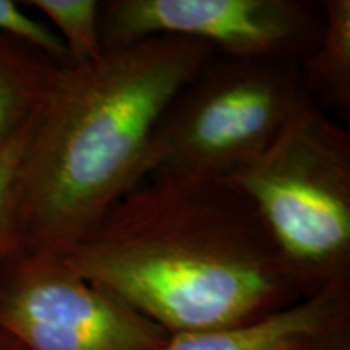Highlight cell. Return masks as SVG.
<instances>
[{
	"label": "cell",
	"instance_id": "1",
	"mask_svg": "<svg viewBox=\"0 0 350 350\" xmlns=\"http://www.w3.org/2000/svg\"><path fill=\"white\" fill-rule=\"evenodd\" d=\"M62 255L169 336L248 325L305 299L227 178L148 177Z\"/></svg>",
	"mask_w": 350,
	"mask_h": 350
},
{
	"label": "cell",
	"instance_id": "2",
	"mask_svg": "<svg viewBox=\"0 0 350 350\" xmlns=\"http://www.w3.org/2000/svg\"><path fill=\"white\" fill-rule=\"evenodd\" d=\"M214 57L193 39L152 36L57 65L16 178L21 250L68 252L146 180L157 125Z\"/></svg>",
	"mask_w": 350,
	"mask_h": 350
},
{
	"label": "cell",
	"instance_id": "3",
	"mask_svg": "<svg viewBox=\"0 0 350 350\" xmlns=\"http://www.w3.org/2000/svg\"><path fill=\"white\" fill-rule=\"evenodd\" d=\"M304 297L350 286V135L306 96L266 150L227 177Z\"/></svg>",
	"mask_w": 350,
	"mask_h": 350
},
{
	"label": "cell",
	"instance_id": "4",
	"mask_svg": "<svg viewBox=\"0 0 350 350\" xmlns=\"http://www.w3.org/2000/svg\"><path fill=\"white\" fill-rule=\"evenodd\" d=\"M305 98L297 62L216 55L161 119L146 178L230 177L266 150Z\"/></svg>",
	"mask_w": 350,
	"mask_h": 350
},
{
	"label": "cell",
	"instance_id": "5",
	"mask_svg": "<svg viewBox=\"0 0 350 350\" xmlns=\"http://www.w3.org/2000/svg\"><path fill=\"white\" fill-rule=\"evenodd\" d=\"M0 331L25 350H163L170 339L64 255L34 250L0 262Z\"/></svg>",
	"mask_w": 350,
	"mask_h": 350
},
{
	"label": "cell",
	"instance_id": "6",
	"mask_svg": "<svg viewBox=\"0 0 350 350\" xmlns=\"http://www.w3.org/2000/svg\"><path fill=\"white\" fill-rule=\"evenodd\" d=\"M321 25V3L304 0H111L100 5L104 47L177 36L230 59L300 64L317 46Z\"/></svg>",
	"mask_w": 350,
	"mask_h": 350
},
{
	"label": "cell",
	"instance_id": "7",
	"mask_svg": "<svg viewBox=\"0 0 350 350\" xmlns=\"http://www.w3.org/2000/svg\"><path fill=\"white\" fill-rule=\"evenodd\" d=\"M345 318H350V286L326 287L260 321L170 336L163 350H253L278 336L326 329Z\"/></svg>",
	"mask_w": 350,
	"mask_h": 350
},
{
	"label": "cell",
	"instance_id": "8",
	"mask_svg": "<svg viewBox=\"0 0 350 350\" xmlns=\"http://www.w3.org/2000/svg\"><path fill=\"white\" fill-rule=\"evenodd\" d=\"M321 33L299 64L306 96L340 120L350 116V0L321 2Z\"/></svg>",
	"mask_w": 350,
	"mask_h": 350
},
{
	"label": "cell",
	"instance_id": "9",
	"mask_svg": "<svg viewBox=\"0 0 350 350\" xmlns=\"http://www.w3.org/2000/svg\"><path fill=\"white\" fill-rule=\"evenodd\" d=\"M57 65L0 34V144L38 116Z\"/></svg>",
	"mask_w": 350,
	"mask_h": 350
},
{
	"label": "cell",
	"instance_id": "10",
	"mask_svg": "<svg viewBox=\"0 0 350 350\" xmlns=\"http://www.w3.org/2000/svg\"><path fill=\"white\" fill-rule=\"evenodd\" d=\"M28 5L52 23L67 49L70 64H90L104 54L100 5L96 0H31Z\"/></svg>",
	"mask_w": 350,
	"mask_h": 350
},
{
	"label": "cell",
	"instance_id": "11",
	"mask_svg": "<svg viewBox=\"0 0 350 350\" xmlns=\"http://www.w3.org/2000/svg\"><path fill=\"white\" fill-rule=\"evenodd\" d=\"M34 119L0 144V262L21 250L16 229V178Z\"/></svg>",
	"mask_w": 350,
	"mask_h": 350
},
{
	"label": "cell",
	"instance_id": "12",
	"mask_svg": "<svg viewBox=\"0 0 350 350\" xmlns=\"http://www.w3.org/2000/svg\"><path fill=\"white\" fill-rule=\"evenodd\" d=\"M0 34L39 52L52 62L70 64L67 49L54 29L44 21L34 20L12 0H0Z\"/></svg>",
	"mask_w": 350,
	"mask_h": 350
},
{
	"label": "cell",
	"instance_id": "13",
	"mask_svg": "<svg viewBox=\"0 0 350 350\" xmlns=\"http://www.w3.org/2000/svg\"><path fill=\"white\" fill-rule=\"evenodd\" d=\"M345 319H350V318H345ZM345 319H342V321H345ZM342 321H339L338 325H340ZM338 325L326 327V329H319V331L288 332V334H282V336H278V338L266 340V342L260 344L253 350H312L313 345L317 344L319 339L325 338L327 332L334 329Z\"/></svg>",
	"mask_w": 350,
	"mask_h": 350
},
{
	"label": "cell",
	"instance_id": "14",
	"mask_svg": "<svg viewBox=\"0 0 350 350\" xmlns=\"http://www.w3.org/2000/svg\"><path fill=\"white\" fill-rule=\"evenodd\" d=\"M312 350H350V319L331 329L325 338L313 345Z\"/></svg>",
	"mask_w": 350,
	"mask_h": 350
},
{
	"label": "cell",
	"instance_id": "15",
	"mask_svg": "<svg viewBox=\"0 0 350 350\" xmlns=\"http://www.w3.org/2000/svg\"><path fill=\"white\" fill-rule=\"evenodd\" d=\"M0 350H25L23 345L16 342L7 332L0 331Z\"/></svg>",
	"mask_w": 350,
	"mask_h": 350
}]
</instances>
